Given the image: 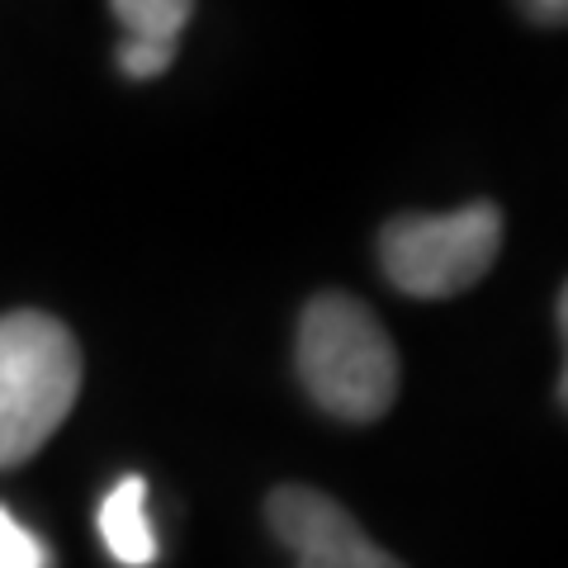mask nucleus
<instances>
[{
  "instance_id": "obj_1",
  "label": "nucleus",
  "mask_w": 568,
  "mask_h": 568,
  "mask_svg": "<svg viewBox=\"0 0 568 568\" xmlns=\"http://www.w3.org/2000/svg\"><path fill=\"white\" fill-rule=\"evenodd\" d=\"M294 365L308 398L342 422H375L398 398V351L361 298L317 294L298 317Z\"/></svg>"
},
{
  "instance_id": "obj_2",
  "label": "nucleus",
  "mask_w": 568,
  "mask_h": 568,
  "mask_svg": "<svg viewBox=\"0 0 568 568\" xmlns=\"http://www.w3.org/2000/svg\"><path fill=\"white\" fill-rule=\"evenodd\" d=\"M81 394V346L48 313L0 317V469L24 465Z\"/></svg>"
},
{
  "instance_id": "obj_3",
  "label": "nucleus",
  "mask_w": 568,
  "mask_h": 568,
  "mask_svg": "<svg viewBox=\"0 0 568 568\" xmlns=\"http://www.w3.org/2000/svg\"><path fill=\"white\" fill-rule=\"evenodd\" d=\"M503 252L497 204H465L455 213H403L384 227V275L413 298H455L474 290Z\"/></svg>"
},
{
  "instance_id": "obj_4",
  "label": "nucleus",
  "mask_w": 568,
  "mask_h": 568,
  "mask_svg": "<svg viewBox=\"0 0 568 568\" xmlns=\"http://www.w3.org/2000/svg\"><path fill=\"white\" fill-rule=\"evenodd\" d=\"M275 540L294 555V568H403L388 549L361 530V521L317 488L284 484L265 503Z\"/></svg>"
},
{
  "instance_id": "obj_5",
  "label": "nucleus",
  "mask_w": 568,
  "mask_h": 568,
  "mask_svg": "<svg viewBox=\"0 0 568 568\" xmlns=\"http://www.w3.org/2000/svg\"><path fill=\"white\" fill-rule=\"evenodd\" d=\"M110 10L123 29V77L152 81L175 62V43H181V29L194 14V0H110Z\"/></svg>"
},
{
  "instance_id": "obj_6",
  "label": "nucleus",
  "mask_w": 568,
  "mask_h": 568,
  "mask_svg": "<svg viewBox=\"0 0 568 568\" xmlns=\"http://www.w3.org/2000/svg\"><path fill=\"white\" fill-rule=\"evenodd\" d=\"M100 540L123 568H148L156 564V530L148 517V478L129 474L104 493L100 503Z\"/></svg>"
},
{
  "instance_id": "obj_7",
  "label": "nucleus",
  "mask_w": 568,
  "mask_h": 568,
  "mask_svg": "<svg viewBox=\"0 0 568 568\" xmlns=\"http://www.w3.org/2000/svg\"><path fill=\"white\" fill-rule=\"evenodd\" d=\"M0 568H48V549L29 526L0 507Z\"/></svg>"
},
{
  "instance_id": "obj_8",
  "label": "nucleus",
  "mask_w": 568,
  "mask_h": 568,
  "mask_svg": "<svg viewBox=\"0 0 568 568\" xmlns=\"http://www.w3.org/2000/svg\"><path fill=\"white\" fill-rule=\"evenodd\" d=\"M521 10H526L536 24H564L568 0H521Z\"/></svg>"
}]
</instances>
